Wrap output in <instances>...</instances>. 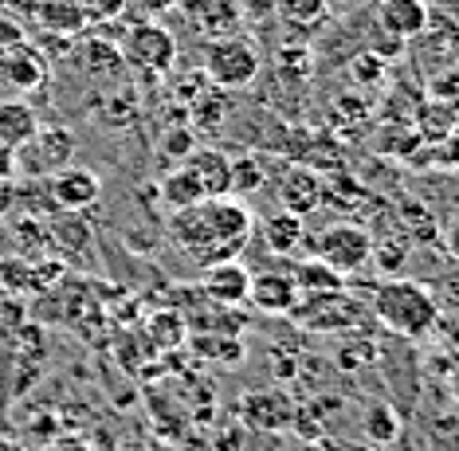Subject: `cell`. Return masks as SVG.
Returning <instances> with one entry per match:
<instances>
[{
    "mask_svg": "<svg viewBox=\"0 0 459 451\" xmlns=\"http://www.w3.org/2000/svg\"><path fill=\"white\" fill-rule=\"evenodd\" d=\"M44 193L51 208H64V212H82L102 196V181L95 169H82V165H64L51 177H44Z\"/></svg>",
    "mask_w": 459,
    "mask_h": 451,
    "instance_id": "8",
    "label": "cell"
},
{
    "mask_svg": "<svg viewBox=\"0 0 459 451\" xmlns=\"http://www.w3.org/2000/svg\"><path fill=\"white\" fill-rule=\"evenodd\" d=\"M44 451H91L82 439H56V444H48Z\"/></svg>",
    "mask_w": 459,
    "mask_h": 451,
    "instance_id": "32",
    "label": "cell"
},
{
    "mask_svg": "<svg viewBox=\"0 0 459 451\" xmlns=\"http://www.w3.org/2000/svg\"><path fill=\"white\" fill-rule=\"evenodd\" d=\"M369 314L389 334H396V338L416 342V338H428V334L436 330V322H440V302H436V295L424 287V282L393 275V279L377 282Z\"/></svg>",
    "mask_w": 459,
    "mask_h": 451,
    "instance_id": "2",
    "label": "cell"
},
{
    "mask_svg": "<svg viewBox=\"0 0 459 451\" xmlns=\"http://www.w3.org/2000/svg\"><path fill=\"white\" fill-rule=\"evenodd\" d=\"M271 13L290 28H310L318 20H326L330 0H271Z\"/></svg>",
    "mask_w": 459,
    "mask_h": 451,
    "instance_id": "21",
    "label": "cell"
},
{
    "mask_svg": "<svg viewBox=\"0 0 459 451\" xmlns=\"http://www.w3.org/2000/svg\"><path fill=\"white\" fill-rule=\"evenodd\" d=\"M48 82V63L44 56L16 39V44L0 48V87H13V91H39Z\"/></svg>",
    "mask_w": 459,
    "mask_h": 451,
    "instance_id": "9",
    "label": "cell"
},
{
    "mask_svg": "<svg viewBox=\"0 0 459 451\" xmlns=\"http://www.w3.org/2000/svg\"><path fill=\"white\" fill-rule=\"evenodd\" d=\"M201 63H204V75L212 87L221 91H244L252 87L259 67H264V59H259V51L252 39L244 36H216L208 39L204 51H201Z\"/></svg>",
    "mask_w": 459,
    "mask_h": 451,
    "instance_id": "3",
    "label": "cell"
},
{
    "mask_svg": "<svg viewBox=\"0 0 459 451\" xmlns=\"http://www.w3.org/2000/svg\"><path fill=\"white\" fill-rule=\"evenodd\" d=\"M428 451H459V408L455 412H436L424 428Z\"/></svg>",
    "mask_w": 459,
    "mask_h": 451,
    "instance_id": "22",
    "label": "cell"
},
{
    "mask_svg": "<svg viewBox=\"0 0 459 451\" xmlns=\"http://www.w3.org/2000/svg\"><path fill=\"white\" fill-rule=\"evenodd\" d=\"M118 56L130 63V67L145 71V75H165V71L177 63V36L158 20H138L122 31Z\"/></svg>",
    "mask_w": 459,
    "mask_h": 451,
    "instance_id": "6",
    "label": "cell"
},
{
    "mask_svg": "<svg viewBox=\"0 0 459 451\" xmlns=\"http://www.w3.org/2000/svg\"><path fill=\"white\" fill-rule=\"evenodd\" d=\"M247 282H252V271L239 259H221V264H208L201 271V291L212 302H221V307L247 302Z\"/></svg>",
    "mask_w": 459,
    "mask_h": 451,
    "instance_id": "11",
    "label": "cell"
},
{
    "mask_svg": "<svg viewBox=\"0 0 459 451\" xmlns=\"http://www.w3.org/2000/svg\"><path fill=\"white\" fill-rule=\"evenodd\" d=\"M201 201H204V188H201L196 173H193L185 161L177 165L173 173H165V177H161V204L169 208V212H181V208L201 204Z\"/></svg>",
    "mask_w": 459,
    "mask_h": 451,
    "instance_id": "17",
    "label": "cell"
},
{
    "mask_svg": "<svg viewBox=\"0 0 459 451\" xmlns=\"http://www.w3.org/2000/svg\"><path fill=\"white\" fill-rule=\"evenodd\" d=\"M75 150H79V138L67 130V126H51V130H44V126H39L36 138L16 150V177H28V181H44V177H51L56 169L71 165Z\"/></svg>",
    "mask_w": 459,
    "mask_h": 451,
    "instance_id": "7",
    "label": "cell"
},
{
    "mask_svg": "<svg viewBox=\"0 0 459 451\" xmlns=\"http://www.w3.org/2000/svg\"><path fill=\"white\" fill-rule=\"evenodd\" d=\"M361 424H365V436L377 439V444H393V439L401 436V424H396L389 404H369L361 416Z\"/></svg>",
    "mask_w": 459,
    "mask_h": 451,
    "instance_id": "24",
    "label": "cell"
},
{
    "mask_svg": "<svg viewBox=\"0 0 459 451\" xmlns=\"http://www.w3.org/2000/svg\"><path fill=\"white\" fill-rule=\"evenodd\" d=\"M290 318L307 334H350L369 318V310L346 291H322V295H299Z\"/></svg>",
    "mask_w": 459,
    "mask_h": 451,
    "instance_id": "4",
    "label": "cell"
},
{
    "mask_svg": "<svg viewBox=\"0 0 459 451\" xmlns=\"http://www.w3.org/2000/svg\"><path fill=\"white\" fill-rule=\"evenodd\" d=\"M290 275H295L299 295H322V291H342V287H346V275H338V271L326 267L315 256H310L307 264H299Z\"/></svg>",
    "mask_w": 459,
    "mask_h": 451,
    "instance_id": "19",
    "label": "cell"
},
{
    "mask_svg": "<svg viewBox=\"0 0 459 451\" xmlns=\"http://www.w3.org/2000/svg\"><path fill=\"white\" fill-rule=\"evenodd\" d=\"M440 145H444V150H452V153H444V161H447V165H459V126H455L452 134H447Z\"/></svg>",
    "mask_w": 459,
    "mask_h": 451,
    "instance_id": "31",
    "label": "cell"
},
{
    "mask_svg": "<svg viewBox=\"0 0 459 451\" xmlns=\"http://www.w3.org/2000/svg\"><path fill=\"white\" fill-rule=\"evenodd\" d=\"M322 196H326V185H322V177L315 169H287L283 181H279V208L302 220L318 212Z\"/></svg>",
    "mask_w": 459,
    "mask_h": 451,
    "instance_id": "12",
    "label": "cell"
},
{
    "mask_svg": "<svg viewBox=\"0 0 459 451\" xmlns=\"http://www.w3.org/2000/svg\"><path fill=\"white\" fill-rule=\"evenodd\" d=\"M377 13H381V28L396 39H416L432 28L428 24L432 8L424 0H377Z\"/></svg>",
    "mask_w": 459,
    "mask_h": 451,
    "instance_id": "13",
    "label": "cell"
},
{
    "mask_svg": "<svg viewBox=\"0 0 459 451\" xmlns=\"http://www.w3.org/2000/svg\"><path fill=\"white\" fill-rule=\"evenodd\" d=\"M267 181V169L255 153H239L228 169V196H252Z\"/></svg>",
    "mask_w": 459,
    "mask_h": 451,
    "instance_id": "20",
    "label": "cell"
},
{
    "mask_svg": "<svg viewBox=\"0 0 459 451\" xmlns=\"http://www.w3.org/2000/svg\"><path fill=\"white\" fill-rule=\"evenodd\" d=\"M244 404L247 408H264V416H255V421H247L252 428H283L290 421V404H287V396L283 393H252V396H244Z\"/></svg>",
    "mask_w": 459,
    "mask_h": 451,
    "instance_id": "23",
    "label": "cell"
},
{
    "mask_svg": "<svg viewBox=\"0 0 459 451\" xmlns=\"http://www.w3.org/2000/svg\"><path fill=\"white\" fill-rule=\"evenodd\" d=\"M82 8V16H87V24H110V20H118L126 13L130 0H75Z\"/></svg>",
    "mask_w": 459,
    "mask_h": 451,
    "instance_id": "26",
    "label": "cell"
},
{
    "mask_svg": "<svg viewBox=\"0 0 459 451\" xmlns=\"http://www.w3.org/2000/svg\"><path fill=\"white\" fill-rule=\"evenodd\" d=\"M342 4H350V8H361V4H373V0H342Z\"/></svg>",
    "mask_w": 459,
    "mask_h": 451,
    "instance_id": "35",
    "label": "cell"
},
{
    "mask_svg": "<svg viewBox=\"0 0 459 451\" xmlns=\"http://www.w3.org/2000/svg\"><path fill=\"white\" fill-rule=\"evenodd\" d=\"M16 181V150H8V145H0V185Z\"/></svg>",
    "mask_w": 459,
    "mask_h": 451,
    "instance_id": "29",
    "label": "cell"
},
{
    "mask_svg": "<svg viewBox=\"0 0 459 451\" xmlns=\"http://www.w3.org/2000/svg\"><path fill=\"white\" fill-rule=\"evenodd\" d=\"M444 251H447V256H452L455 264H459V212L444 224Z\"/></svg>",
    "mask_w": 459,
    "mask_h": 451,
    "instance_id": "27",
    "label": "cell"
},
{
    "mask_svg": "<svg viewBox=\"0 0 459 451\" xmlns=\"http://www.w3.org/2000/svg\"><path fill=\"white\" fill-rule=\"evenodd\" d=\"M165 145H177V157H181V161H185V157H189L193 150H189V145H193V138H189V130H177V134H169V138H165Z\"/></svg>",
    "mask_w": 459,
    "mask_h": 451,
    "instance_id": "30",
    "label": "cell"
},
{
    "mask_svg": "<svg viewBox=\"0 0 459 451\" xmlns=\"http://www.w3.org/2000/svg\"><path fill=\"white\" fill-rule=\"evenodd\" d=\"M310 256L333 267L338 275H353L365 264H373V236H369V228L338 220V224H326L310 239Z\"/></svg>",
    "mask_w": 459,
    "mask_h": 451,
    "instance_id": "5",
    "label": "cell"
},
{
    "mask_svg": "<svg viewBox=\"0 0 459 451\" xmlns=\"http://www.w3.org/2000/svg\"><path fill=\"white\" fill-rule=\"evenodd\" d=\"M32 24H39L44 31H56V36H75V31L87 28V16L75 0H44L36 8Z\"/></svg>",
    "mask_w": 459,
    "mask_h": 451,
    "instance_id": "18",
    "label": "cell"
},
{
    "mask_svg": "<svg viewBox=\"0 0 459 451\" xmlns=\"http://www.w3.org/2000/svg\"><path fill=\"white\" fill-rule=\"evenodd\" d=\"M428 94H432L436 102H444V107H459V63H452V67H444L440 75L428 79Z\"/></svg>",
    "mask_w": 459,
    "mask_h": 451,
    "instance_id": "25",
    "label": "cell"
},
{
    "mask_svg": "<svg viewBox=\"0 0 459 451\" xmlns=\"http://www.w3.org/2000/svg\"><path fill=\"white\" fill-rule=\"evenodd\" d=\"M247 302L264 314H290L299 302V287L290 271H255L247 282Z\"/></svg>",
    "mask_w": 459,
    "mask_h": 451,
    "instance_id": "10",
    "label": "cell"
},
{
    "mask_svg": "<svg viewBox=\"0 0 459 451\" xmlns=\"http://www.w3.org/2000/svg\"><path fill=\"white\" fill-rule=\"evenodd\" d=\"M264 239H267V247L275 251V256H295V251L307 244V228H302V216L295 212H271L264 220Z\"/></svg>",
    "mask_w": 459,
    "mask_h": 451,
    "instance_id": "16",
    "label": "cell"
},
{
    "mask_svg": "<svg viewBox=\"0 0 459 451\" xmlns=\"http://www.w3.org/2000/svg\"><path fill=\"white\" fill-rule=\"evenodd\" d=\"M0 451H24V444H20L16 436H4V432H0Z\"/></svg>",
    "mask_w": 459,
    "mask_h": 451,
    "instance_id": "33",
    "label": "cell"
},
{
    "mask_svg": "<svg viewBox=\"0 0 459 451\" xmlns=\"http://www.w3.org/2000/svg\"><path fill=\"white\" fill-rule=\"evenodd\" d=\"M185 165L196 173L204 196H228V169H232V157L224 150H193L185 157Z\"/></svg>",
    "mask_w": 459,
    "mask_h": 451,
    "instance_id": "15",
    "label": "cell"
},
{
    "mask_svg": "<svg viewBox=\"0 0 459 451\" xmlns=\"http://www.w3.org/2000/svg\"><path fill=\"white\" fill-rule=\"evenodd\" d=\"M39 134V114L24 99H0V145L20 150Z\"/></svg>",
    "mask_w": 459,
    "mask_h": 451,
    "instance_id": "14",
    "label": "cell"
},
{
    "mask_svg": "<svg viewBox=\"0 0 459 451\" xmlns=\"http://www.w3.org/2000/svg\"><path fill=\"white\" fill-rule=\"evenodd\" d=\"M447 385H452V396L459 401V358H455V365H452V377H447Z\"/></svg>",
    "mask_w": 459,
    "mask_h": 451,
    "instance_id": "34",
    "label": "cell"
},
{
    "mask_svg": "<svg viewBox=\"0 0 459 451\" xmlns=\"http://www.w3.org/2000/svg\"><path fill=\"white\" fill-rule=\"evenodd\" d=\"M169 236L201 267L236 259L252 236V208L239 196H204L201 204H189L169 216Z\"/></svg>",
    "mask_w": 459,
    "mask_h": 451,
    "instance_id": "1",
    "label": "cell"
},
{
    "mask_svg": "<svg viewBox=\"0 0 459 451\" xmlns=\"http://www.w3.org/2000/svg\"><path fill=\"white\" fill-rule=\"evenodd\" d=\"M39 4H44V0H0V8H8V13L20 20H32Z\"/></svg>",
    "mask_w": 459,
    "mask_h": 451,
    "instance_id": "28",
    "label": "cell"
}]
</instances>
